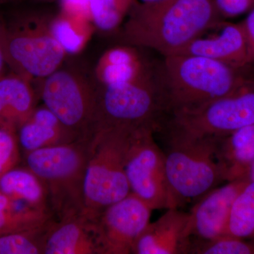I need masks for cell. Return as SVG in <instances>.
I'll list each match as a JSON object with an SVG mask.
<instances>
[{
  "mask_svg": "<svg viewBox=\"0 0 254 254\" xmlns=\"http://www.w3.org/2000/svg\"><path fill=\"white\" fill-rule=\"evenodd\" d=\"M221 21L215 0H137L120 28V37L125 44L165 57L177 54Z\"/></svg>",
  "mask_w": 254,
  "mask_h": 254,
  "instance_id": "obj_1",
  "label": "cell"
},
{
  "mask_svg": "<svg viewBox=\"0 0 254 254\" xmlns=\"http://www.w3.org/2000/svg\"><path fill=\"white\" fill-rule=\"evenodd\" d=\"M240 69L197 55L164 57L158 75L165 113L191 111L233 93L249 80Z\"/></svg>",
  "mask_w": 254,
  "mask_h": 254,
  "instance_id": "obj_2",
  "label": "cell"
},
{
  "mask_svg": "<svg viewBox=\"0 0 254 254\" xmlns=\"http://www.w3.org/2000/svg\"><path fill=\"white\" fill-rule=\"evenodd\" d=\"M165 127L170 208H180L225 182V176L217 154V137L195 136Z\"/></svg>",
  "mask_w": 254,
  "mask_h": 254,
  "instance_id": "obj_3",
  "label": "cell"
},
{
  "mask_svg": "<svg viewBox=\"0 0 254 254\" xmlns=\"http://www.w3.org/2000/svg\"><path fill=\"white\" fill-rule=\"evenodd\" d=\"M91 138L24 153L25 166L39 177L57 220L85 213L84 179Z\"/></svg>",
  "mask_w": 254,
  "mask_h": 254,
  "instance_id": "obj_4",
  "label": "cell"
},
{
  "mask_svg": "<svg viewBox=\"0 0 254 254\" xmlns=\"http://www.w3.org/2000/svg\"><path fill=\"white\" fill-rule=\"evenodd\" d=\"M136 128L115 127L95 129L90 143L83 188L84 215L88 218H95L131 193L125 158L132 132Z\"/></svg>",
  "mask_w": 254,
  "mask_h": 254,
  "instance_id": "obj_5",
  "label": "cell"
},
{
  "mask_svg": "<svg viewBox=\"0 0 254 254\" xmlns=\"http://www.w3.org/2000/svg\"><path fill=\"white\" fill-rule=\"evenodd\" d=\"M50 19L21 10L7 21L4 18L3 46L8 67L32 83L61 67L66 56L52 32Z\"/></svg>",
  "mask_w": 254,
  "mask_h": 254,
  "instance_id": "obj_6",
  "label": "cell"
},
{
  "mask_svg": "<svg viewBox=\"0 0 254 254\" xmlns=\"http://www.w3.org/2000/svg\"><path fill=\"white\" fill-rule=\"evenodd\" d=\"M40 98L77 140L94 134L98 85L78 70L60 67L41 80Z\"/></svg>",
  "mask_w": 254,
  "mask_h": 254,
  "instance_id": "obj_7",
  "label": "cell"
},
{
  "mask_svg": "<svg viewBox=\"0 0 254 254\" xmlns=\"http://www.w3.org/2000/svg\"><path fill=\"white\" fill-rule=\"evenodd\" d=\"M165 113L158 75L123 84L98 85L95 129L100 127H153L158 131Z\"/></svg>",
  "mask_w": 254,
  "mask_h": 254,
  "instance_id": "obj_8",
  "label": "cell"
},
{
  "mask_svg": "<svg viewBox=\"0 0 254 254\" xmlns=\"http://www.w3.org/2000/svg\"><path fill=\"white\" fill-rule=\"evenodd\" d=\"M156 131L153 127L133 130L125 158V173L131 193L153 210L170 208L165 153L155 141Z\"/></svg>",
  "mask_w": 254,
  "mask_h": 254,
  "instance_id": "obj_9",
  "label": "cell"
},
{
  "mask_svg": "<svg viewBox=\"0 0 254 254\" xmlns=\"http://www.w3.org/2000/svg\"><path fill=\"white\" fill-rule=\"evenodd\" d=\"M167 126L199 136L222 137L254 125V81L197 109L170 115Z\"/></svg>",
  "mask_w": 254,
  "mask_h": 254,
  "instance_id": "obj_10",
  "label": "cell"
},
{
  "mask_svg": "<svg viewBox=\"0 0 254 254\" xmlns=\"http://www.w3.org/2000/svg\"><path fill=\"white\" fill-rule=\"evenodd\" d=\"M152 211L143 200L130 193L91 218L98 254H132L137 239L149 224Z\"/></svg>",
  "mask_w": 254,
  "mask_h": 254,
  "instance_id": "obj_11",
  "label": "cell"
},
{
  "mask_svg": "<svg viewBox=\"0 0 254 254\" xmlns=\"http://www.w3.org/2000/svg\"><path fill=\"white\" fill-rule=\"evenodd\" d=\"M248 182L247 178L227 182L195 202L190 212L192 240L205 242L225 235L234 202Z\"/></svg>",
  "mask_w": 254,
  "mask_h": 254,
  "instance_id": "obj_12",
  "label": "cell"
},
{
  "mask_svg": "<svg viewBox=\"0 0 254 254\" xmlns=\"http://www.w3.org/2000/svg\"><path fill=\"white\" fill-rule=\"evenodd\" d=\"M191 243L190 212L168 208L147 225L135 242L132 254H190Z\"/></svg>",
  "mask_w": 254,
  "mask_h": 254,
  "instance_id": "obj_13",
  "label": "cell"
},
{
  "mask_svg": "<svg viewBox=\"0 0 254 254\" xmlns=\"http://www.w3.org/2000/svg\"><path fill=\"white\" fill-rule=\"evenodd\" d=\"M177 54L205 57L238 68L251 64L242 22L224 23L217 34L198 37Z\"/></svg>",
  "mask_w": 254,
  "mask_h": 254,
  "instance_id": "obj_14",
  "label": "cell"
},
{
  "mask_svg": "<svg viewBox=\"0 0 254 254\" xmlns=\"http://www.w3.org/2000/svg\"><path fill=\"white\" fill-rule=\"evenodd\" d=\"M156 74L136 47H113L100 56L94 76L100 86L123 84L153 78Z\"/></svg>",
  "mask_w": 254,
  "mask_h": 254,
  "instance_id": "obj_15",
  "label": "cell"
},
{
  "mask_svg": "<svg viewBox=\"0 0 254 254\" xmlns=\"http://www.w3.org/2000/svg\"><path fill=\"white\" fill-rule=\"evenodd\" d=\"M43 254H98L91 219L84 214L55 219L47 233Z\"/></svg>",
  "mask_w": 254,
  "mask_h": 254,
  "instance_id": "obj_16",
  "label": "cell"
},
{
  "mask_svg": "<svg viewBox=\"0 0 254 254\" xmlns=\"http://www.w3.org/2000/svg\"><path fill=\"white\" fill-rule=\"evenodd\" d=\"M33 83L13 73L0 78V127L17 133L38 106Z\"/></svg>",
  "mask_w": 254,
  "mask_h": 254,
  "instance_id": "obj_17",
  "label": "cell"
},
{
  "mask_svg": "<svg viewBox=\"0 0 254 254\" xmlns=\"http://www.w3.org/2000/svg\"><path fill=\"white\" fill-rule=\"evenodd\" d=\"M18 143L23 153L78 141L46 106H37L18 128Z\"/></svg>",
  "mask_w": 254,
  "mask_h": 254,
  "instance_id": "obj_18",
  "label": "cell"
},
{
  "mask_svg": "<svg viewBox=\"0 0 254 254\" xmlns=\"http://www.w3.org/2000/svg\"><path fill=\"white\" fill-rule=\"evenodd\" d=\"M217 154L225 182L247 178L254 163V125L217 138Z\"/></svg>",
  "mask_w": 254,
  "mask_h": 254,
  "instance_id": "obj_19",
  "label": "cell"
},
{
  "mask_svg": "<svg viewBox=\"0 0 254 254\" xmlns=\"http://www.w3.org/2000/svg\"><path fill=\"white\" fill-rule=\"evenodd\" d=\"M0 190L32 208L53 213L46 186L27 167H15L0 177Z\"/></svg>",
  "mask_w": 254,
  "mask_h": 254,
  "instance_id": "obj_20",
  "label": "cell"
},
{
  "mask_svg": "<svg viewBox=\"0 0 254 254\" xmlns=\"http://www.w3.org/2000/svg\"><path fill=\"white\" fill-rule=\"evenodd\" d=\"M55 218L54 214L32 208L0 190V235L43 226Z\"/></svg>",
  "mask_w": 254,
  "mask_h": 254,
  "instance_id": "obj_21",
  "label": "cell"
},
{
  "mask_svg": "<svg viewBox=\"0 0 254 254\" xmlns=\"http://www.w3.org/2000/svg\"><path fill=\"white\" fill-rule=\"evenodd\" d=\"M50 27L55 39L66 55H76L83 51L95 29L91 21L60 11L50 19Z\"/></svg>",
  "mask_w": 254,
  "mask_h": 254,
  "instance_id": "obj_22",
  "label": "cell"
},
{
  "mask_svg": "<svg viewBox=\"0 0 254 254\" xmlns=\"http://www.w3.org/2000/svg\"><path fill=\"white\" fill-rule=\"evenodd\" d=\"M225 235L254 242V181H249L237 195Z\"/></svg>",
  "mask_w": 254,
  "mask_h": 254,
  "instance_id": "obj_23",
  "label": "cell"
},
{
  "mask_svg": "<svg viewBox=\"0 0 254 254\" xmlns=\"http://www.w3.org/2000/svg\"><path fill=\"white\" fill-rule=\"evenodd\" d=\"M137 0H90L91 20L96 30L105 33L118 31Z\"/></svg>",
  "mask_w": 254,
  "mask_h": 254,
  "instance_id": "obj_24",
  "label": "cell"
},
{
  "mask_svg": "<svg viewBox=\"0 0 254 254\" xmlns=\"http://www.w3.org/2000/svg\"><path fill=\"white\" fill-rule=\"evenodd\" d=\"M0 235V254H43L45 240L50 225Z\"/></svg>",
  "mask_w": 254,
  "mask_h": 254,
  "instance_id": "obj_25",
  "label": "cell"
},
{
  "mask_svg": "<svg viewBox=\"0 0 254 254\" xmlns=\"http://www.w3.org/2000/svg\"><path fill=\"white\" fill-rule=\"evenodd\" d=\"M190 254H254V242L228 235L205 242L192 240Z\"/></svg>",
  "mask_w": 254,
  "mask_h": 254,
  "instance_id": "obj_26",
  "label": "cell"
},
{
  "mask_svg": "<svg viewBox=\"0 0 254 254\" xmlns=\"http://www.w3.org/2000/svg\"><path fill=\"white\" fill-rule=\"evenodd\" d=\"M20 150L17 133L0 127V177L18 166Z\"/></svg>",
  "mask_w": 254,
  "mask_h": 254,
  "instance_id": "obj_27",
  "label": "cell"
},
{
  "mask_svg": "<svg viewBox=\"0 0 254 254\" xmlns=\"http://www.w3.org/2000/svg\"><path fill=\"white\" fill-rule=\"evenodd\" d=\"M219 16L222 18L237 17L254 8V0H215Z\"/></svg>",
  "mask_w": 254,
  "mask_h": 254,
  "instance_id": "obj_28",
  "label": "cell"
},
{
  "mask_svg": "<svg viewBox=\"0 0 254 254\" xmlns=\"http://www.w3.org/2000/svg\"><path fill=\"white\" fill-rule=\"evenodd\" d=\"M59 3L60 12L92 22L90 0H59Z\"/></svg>",
  "mask_w": 254,
  "mask_h": 254,
  "instance_id": "obj_29",
  "label": "cell"
},
{
  "mask_svg": "<svg viewBox=\"0 0 254 254\" xmlns=\"http://www.w3.org/2000/svg\"><path fill=\"white\" fill-rule=\"evenodd\" d=\"M242 22L247 38L251 64L254 63V8L247 13V18Z\"/></svg>",
  "mask_w": 254,
  "mask_h": 254,
  "instance_id": "obj_30",
  "label": "cell"
},
{
  "mask_svg": "<svg viewBox=\"0 0 254 254\" xmlns=\"http://www.w3.org/2000/svg\"><path fill=\"white\" fill-rule=\"evenodd\" d=\"M3 27H4V18L0 15V78L6 76V68L8 66L6 58H5L4 46H3Z\"/></svg>",
  "mask_w": 254,
  "mask_h": 254,
  "instance_id": "obj_31",
  "label": "cell"
},
{
  "mask_svg": "<svg viewBox=\"0 0 254 254\" xmlns=\"http://www.w3.org/2000/svg\"><path fill=\"white\" fill-rule=\"evenodd\" d=\"M247 178L248 179L249 181H254V163L252 164L250 170H249Z\"/></svg>",
  "mask_w": 254,
  "mask_h": 254,
  "instance_id": "obj_32",
  "label": "cell"
},
{
  "mask_svg": "<svg viewBox=\"0 0 254 254\" xmlns=\"http://www.w3.org/2000/svg\"><path fill=\"white\" fill-rule=\"evenodd\" d=\"M18 1H21V0H0V6L11 4V3L18 2Z\"/></svg>",
  "mask_w": 254,
  "mask_h": 254,
  "instance_id": "obj_33",
  "label": "cell"
},
{
  "mask_svg": "<svg viewBox=\"0 0 254 254\" xmlns=\"http://www.w3.org/2000/svg\"><path fill=\"white\" fill-rule=\"evenodd\" d=\"M160 1V0H139V1L143 3L155 2V1Z\"/></svg>",
  "mask_w": 254,
  "mask_h": 254,
  "instance_id": "obj_34",
  "label": "cell"
},
{
  "mask_svg": "<svg viewBox=\"0 0 254 254\" xmlns=\"http://www.w3.org/2000/svg\"><path fill=\"white\" fill-rule=\"evenodd\" d=\"M23 1V0H21V1ZM31 1H43V2H47V1H49V2H51V1H54V0H31Z\"/></svg>",
  "mask_w": 254,
  "mask_h": 254,
  "instance_id": "obj_35",
  "label": "cell"
}]
</instances>
